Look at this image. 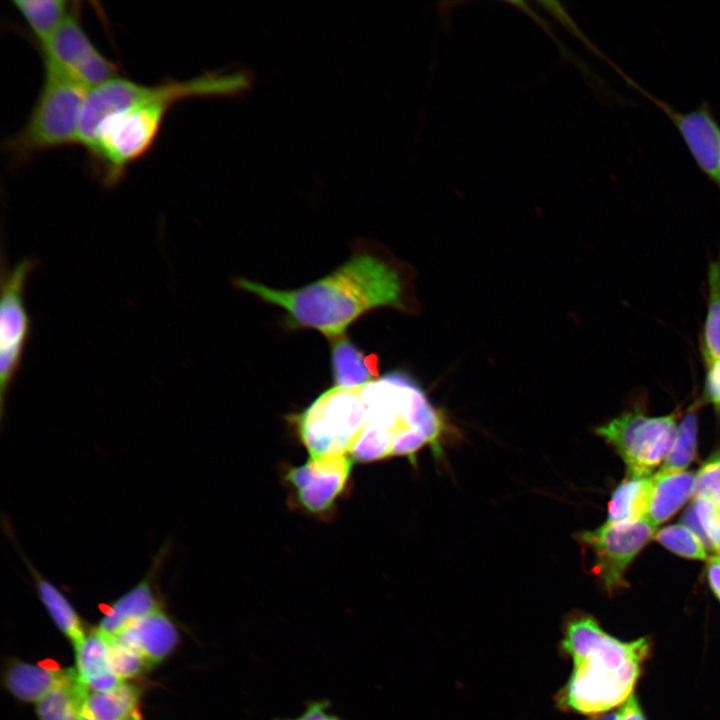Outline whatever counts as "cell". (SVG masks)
Here are the masks:
<instances>
[{"instance_id": "obj_1", "label": "cell", "mask_w": 720, "mask_h": 720, "mask_svg": "<svg viewBox=\"0 0 720 720\" xmlns=\"http://www.w3.org/2000/svg\"><path fill=\"white\" fill-rule=\"evenodd\" d=\"M235 285L282 308L292 327L317 330L338 339L366 312L404 308V282L398 269L369 251L354 254L326 276L297 289H275L239 278Z\"/></svg>"}, {"instance_id": "obj_2", "label": "cell", "mask_w": 720, "mask_h": 720, "mask_svg": "<svg viewBox=\"0 0 720 720\" xmlns=\"http://www.w3.org/2000/svg\"><path fill=\"white\" fill-rule=\"evenodd\" d=\"M560 647L573 668L556 695L559 709L595 716L621 706L632 695L650 643L646 638L622 641L591 615L574 612L564 622Z\"/></svg>"}, {"instance_id": "obj_3", "label": "cell", "mask_w": 720, "mask_h": 720, "mask_svg": "<svg viewBox=\"0 0 720 720\" xmlns=\"http://www.w3.org/2000/svg\"><path fill=\"white\" fill-rule=\"evenodd\" d=\"M242 73H206L189 80H168L156 85H144L116 77L88 91L84 102L78 145L88 150L101 125L111 116L131 107L163 102H177L216 95H226L246 85Z\"/></svg>"}, {"instance_id": "obj_4", "label": "cell", "mask_w": 720, "mask_h": 720, "mask_svg": "<svg viewBox=\"0 0 720 720\" xmlns=\"http://www.w3.org/2000/svg\"><path fill=\"white\" fill-rule=\"evenodd\" d=\"M88 90L49 69L22 129L8 142V151L23 160L35 153L78 145L81 114Z\"/></svg>"}, {"instance_id": "obj_5", "label": "cell", "mask_w": 720, "mask_h": 720, "mask_svg": "<svg viewBox=\"0 0 720 720\" xmlns=\"http://www.w3.org/2000/svg\"><path fill=\"white\" fill-rule=\"evenodd\" d=\"M171 104L137 105L109 117L87 150L107 186L117 184L127 168L153 147Z\"/></svg>"}, {"instance_id": "obj_6", "label": "cell", "mask_w": 720, "mask_h": 720, "mask_svg": "<svg viewBox=\"0 0 720 720\" xmlns=\"http://www.w3.org/2000/svg\"><path fill=\"white\" fill-rule=\"evenodd\" d=\"M365 421L360 385L334 386L293 417L299 438L312 458L349 455Z\"/></svg>"}, {"instance_id": "obj_7", "label": "cell", "mask_w": 720, "mask_h": 720, "mask_svg": "<svg viewBox=\"0 0 720 720\" xmlns=\"http://www.w3.org/2000/svg\"><path fill=\"white\" fill-rule=\"evenodd\" d=\"M595 433L622 457L629 475L646 477L671 452L677 436L676 418L674 414L648 417L635 407L599 426Z\"/></svg>"}, {"instance_id": "obj_8", "label": "cell", "mask_w": 720, "mask_h": 720, "mask_svg": "<svg viewBox=\"0 0 720 720\" xmlns=\"http://www.w3.org/2000/svg\"><path fill=\"white\" fill-rule=\"evenodd\" d=\"M35 257L21 259L9 269L2 263L0 303V418L4 417L9 389L18 374L31 334V319L25 305L28 280L37 268Z\"/></svg>"}, {"instance_id": "obj_9", "label": "cell", "mask_w": 720, "mask_h": 720, "mask_svg": "<svg viewBox=\"0 0 720 720\" xmlns=\"http://www.w3.org/2000/svg\"><path fill=\"white\" fill-rule=\"evenodd\" d=\"M654 535V527L645 519L609 522L595 530L581 531L576 539L589 569L608 593L626 586L625 572Z\"/></svg>"}, {"instance_id": "obj_10", "label": "cell", "mask_w": 720, "mask_h": 720, "mask_svg": "<svg viewBox=\"0 0 720 720\" xmlns=\"http://www.w3.org/2000/svg\"><path fill=\"white\" fill-rule=\"evenodd\" d=\"M41 51L45 69L57 72L88 91L119 77L116 64L97 49L84 30L78 6L71 7Z\"/></svg>"}, {"instance_id": "obj_11", "label": "cell", "mask_w": 720, "mask_h": 720, "mask_svg": "<svg viewBox=\"0 0 720 720\" xmlns=\"http://www.w3.org/2000/svg\"><path fill=\"white\" fill-rule=\"evenodd\" d=\"M622 78L630 87L655 103L671 120L699 170L720 191V123L710 103L703 101L691 110L680 111L651 94L626 73L622 74Z\"/></svg>"}, {"instance_id": "obj_12", "label": "cell", "mask_w": 720, "mask_h": 720, "mask_svg": "<svg viewBox=\"0 0 720 720\" xmlns=\"http://www.w3.org/2000/svg\"><path fill=\"white\" fill-rule=\"evenodd\" d=\"M352 458L347 454L310 458L286 474L296 502L307 512L325 513L343 493L351 472Z\"/></svg>"}, {"instance_id": "obj_13", "label": "cell", "mask_w": 720, "mask_h": 720, "mask_svg": "<svg viewBox=\"0 0 720 720\" xmlns=\"http://www.w3.org/2000/svg\"><path fill=\"white\" fill-rule=\"evenodd\" d=\"M170 549L165 543L153 558L145 577L134 587L112 602L96 628L106 639L111 640L133 622L147 616L161 607L155 581Z\"/></svg>"}, {"instance_id": "obj_14", "label": "cell", "mask_w": 720, "mask_h": 720, "mask_svg": "<svg viewBox=\"0 0 720 720\" xmlns=\"http://www.w3.org/2000/svg\"><path fill=\"white\" fill-rule=\"evenodd\" d=\"M179 641L178 630L162 608L133 622L109 642L138 650L152 664L167 658Z\"/></svg>"}, {"instance_id": "obj_15", "label": "cell", "mask_w": 720, "mask_h": 720, "mask_svg": "<svg viewBox=\"0 0 720 720\" xmlns=\"http://www.w3.org/2000/svg\"><path fill=\"white\" fill-rule=\"evenodd\" d=\"M5 530L31 574L39 599L50 617L60 631L71 641L73 647L77 646L86 636V630L80 616L65 595L47 580L22 553L18 545H16L8 523Z\"/></svg>"}, {"instance_id": "obj_16", "label": "cell", "mask_w": 720, "mask_h": 720, "mask_svg": "<svg viewBox=\"0 0 720 720\" xmlns=\"http://www.w3.org/2000/svg\"><path fill=\"white\" fill-rule=\"evenodd\" d=\"M74 649L77 674L88 690L107 691L123 682L110 670L109 641L96 628Z\"/></svg>"}, {"instance_id": "obj_17", "label": "cell", "mask_w": 720, "mask_h": 720, "mask_svg": "<svg viewBox=\"0 0 720 720\" xmlns=\"http://www.w3.org/2000/svg\"><path fill=\"white\" fill-rule=\"evenodd\" d=\"M695 482L691 472L655 474L645 519L654 528L669 519L694 494Z\"/></svg>"}, {"instance_id": "obj_18", "label": "cell", "mask_w": 720, "mask_h": 720, "mask_svg": "<svg viewBox=\"0 0 720 720\" xmlns=\"http://www.w3.org/2000/svg\"><path fill=\"white\" fill-rule=\"evenodd\" d=\"M140 697V688L126 682L107 691H89L83 706V717L93 720H142Z\"/></svg>"}, {"instance_id": "obj_19", "label": "cell", "mask_w": 720, "mask_h": 720, "mask_svg": "<svg viewBox=\"0 0 720 720\" xmlns=\"http://www.w3.org/2000/svg\"><path fill=\"white\" fill-rule=\"evenodd\" d=\"M88 692L77 671L68 668L62 679L37 702L39 720H80Z\"/></svg>"}, {"instance_id": "obj_20", "label": "cell", "mask_w": 720, "mask_h": 720, "mask_svg": "<svg viewBox=\"0 0 720 720\" xmlns=\"http://www.w3.org/2000/svg\"><path fill=\"white\" fill-rule=\"evenodd\" d=\"M66 670L14 660L4 671L3 682L20 701L37 703L62 679Z\"/></svg>"}, {"instance_id": "obj_21", "label": "cell", "mask_w": 720, "mask_h": 720, "mask_svg": "<svg viewBox=\"0 0 720 720\" xmlns=\"http://www.w3.org/2000/svg\"><path fill=\"white\" fill-rule=\"evenodd\" d=\"M365 355L351 341L335 339L331 351L333 379L336 386L355 387L378 377L377 360Z\"/></svg>"}, {"instance_id": "obj_22", "label": "cell", "mask_w": 720, "mask_h": 720, "mask_svg": "<svg viewBox=\"0 0 720 720\" xmlns=\"http://www.w3.org/2000/svg\"><path fill=\"white\" fill-rule=\"evenodd\" d=\"M12 3L40 48L48 43L72 7V3L65 0H14Z\"/></svg>"}, {"instance_id": "obj_23", "label": "cell", "mask_w": 720, "mask_h": 720, "mask_svg": "<svg viewBox=\"0 0 720 720\" xmlns=\"http://www.w3.org/2000/svg\"><path fill=\"white\" fill-rule=\"evenodd\" d=\"M653 489V477L629 475L614 490L608 502L609 522L636 521L645 518Z\"/></svg>"}, {"instance_id": "obj_24", "label": "cell", "mask_w": 720, "mask_h": 720, "mask_svg": "<svg viewBox=\"0 0 720 720\" xmlns=\"http://www.w3.org/2000/svg\"><path fill=\"white\" fill-rule=\"evenodd\" d=\"M707 313L700 339V350L706 368L720 359V257L708 266Z\"/></svg>"}, {"instance_id": "obj_25", "label": "cell", "mask_w": 720, "mask_h": 720, "mask_svg": "<svg viewBox=\"0 0 720 720\" xmlns=\"http://www.w3.org/2000/svg\"><path fill=\"white\" fill-rule=\"evenodd\" d=\"M696 436L697 415L694 411H691L682 419L674 446L657 473L673 474L683 472L695 457Z\"/></svg>"}, {"instance_id": "obj_26", "label": "cell", "mask_w": 720, "mask_h": 720, "mask_svg": "<svg viewBox=\"0 0 720 720\" xmlns=\"http://www.w3.org/2000/svg\"><path fill=\"white\" fill-rule=\"evenodd\" d=\"M654 538L670 551L690 559H706L704 542L687 526L675 524L660 529Z\"/></svg>"}, {"instance_id": "obj_27", "label": "cell", "mask_w": 720, "mask_h": 720, "mask_svg": "<svg viewBox=\"0 0 720 720\" xmlns=\"http://www.w3.org/2000/svg\"><path fill=\"white\" fill-rule=\"evenodd\" d=\"M107 660L110 670L122 681L137 677L152 666L135 648L115 642H109Z\"/></svg>"}, {"instance_id": "obj_28", "label": "cell", "mask_w": 720, "mask_h": 720, "mask_svg": "<svg viewBox=\"0 0 720 720\" xmlns=\"http://www.w3.org/2000/svg\"><path fill=\"white\" fill-rule=\"evenodd\" d=\"M720 490V452L713 455L696 475L695 499H712Z\"/></svg>"}, {"instance_id": "obj_29", "label": "cell", "mask_w": 720, "mask_h": 720, "mask_svg": "<svg viewBox=\"0 0 720 720\" xmlns=\"http://www.w3.org/2000/svg\"><path fill=\"white\" fill-rule=\"evenodd\" d=\"M331 703L327 699L309 701L303 713L296 718H275L274 720H344L330 712Z\"/></svg>"}, {"instance_id": "obj_30", "label": "cell", "mask_w": 720, "mask_h": 720, "mask_svg": "<svg viewBox=\"0 0 720 720\" xmlns=\"http://www.w3.org/2000/svg\"><path fill=\"white\" fill-rule=\"evenodd\" d=\"M703 400L709 402L720 410V359L707 368Z\"/></svg>"}, {"instance_id": "obj_31", "label": "cell", "mask_w": 720, "mask_h": 720, "mask_svg": "<svg viewBox=\"0 0 720 720\" xmlns=\"http://www.w3.org/2000/svg\"><path fill=\"white\" fill-rule=\"evenodd\" d=\"M540 4L545 6L551 13L554 14V16L561 21L564 25H566L572 32L575 33V35L582 40L587 47H589L594 53L597 55H602V53L581 33V31L578 29V27L573 23V21L570 19V17L567 15L565 10L562 8L559 2L557 1H540Z\"/></svg>"}, {"instance_id": "obj_32", "label": "cell", "mask_w": 720, "mask_h": 720, "mask_svg": "<svg viewBox=\"0 0 720 720\" xmlns=\"http://www.w3.org/2000/svg\"><path fill=\"white\" fill-rule=\"evenodd\" d=\"M617 720H646L643 710L635 697L631 695L617 710Z\"/></svg>"}, {"instance_id": "obj_33", "label": "cell", "mask_w": 720, "mask_h": 720, "mask_svg": "<svg viewBox=\"0 0 720 720\" xmlns=\"http://www.w3.org/2000/svg\"><path fill=\"white\" fill-rule=\"evenodd\" d=\"M706 575L709 585L720 601V555L709 559L706 567Z\"/></svg>"}, {"instance_id": "obj_34", "label": "cell", "mask_w": 720, "mask_h": 720, "mask_svg": "<svg viewBox=\"0 0 720 720\" xmlns=\"http://www.w3.org/2000/svg\"><path fill=\"white\" fill-rule=\"evenodd\" d=\"M706 535L709 541V548L720 555V513L714 515L706 527Z\"/></svg>"}, {"instance_id": "obj_35", "label": "cell", "mask_w": 720, "mask_h": 720, "mask_svg": "<svg viewBox=\"0 0 720 720\" xmlns=\"http://www.w3.org/2000/svg\"><path fill=\"white\" fill-rule=\"evenodd\" d=\"M598 720H617L616 713H606Z\"/></svg>"}, {"instance_id": "obj_36", "label": "cell", "mask_w": 720, "mask_h": 720, "mask_svg": "<svg viewBox=\"0 0 720 720\" xmlns=\"http://www.w3.org/2000/svg\"><path fill=\"white\" fill-rule=\"evenodd\" d=\"M713 501H714V503H715V505H716L719 513H720V490H719V491L715 494V496L713 497Z\"/></svg>"}, {"instance_id": "obj_37", "label": "cell", "mask_w": 720, "mask_h": 720, "mask_svg": "<svg viewBox=\"0 0 720 720\" xmlns=\"http://www.w3.org/2000/svg\"><path fill=\"white\" fill-rule=\"evenodd\" d=\"M80 720H93V719L82 717Z\"/></svg>"}]
</instances>
